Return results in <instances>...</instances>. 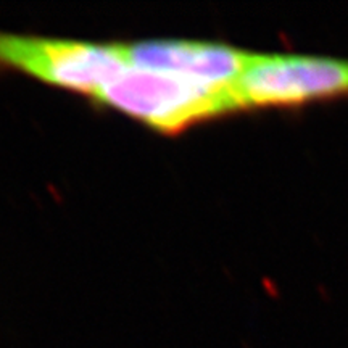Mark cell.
<instances>
[{"mask_svg": "<svg viewBox=\"0 0 348 348\" xmlns=\"http://www.w3.org/2000/svg\"><path fill=\"white\" fill-rule=\"evenodd\" d=\"M94 97L166 133L237 112L231 84H213L134 66H127Z\"/></svg>", "mask_w": 348, "mask_h": 348, "instance_id": "obj_1", "label": "cell"}, {"mask_svg": "<svg viewBox=\"0 0 348 348\" xmlns=\"http://www.w3.org/2000/svg\"><path fill=\"white\" fill-rule=\"evenodd\" d=\"M237 110L295 106L348 95V58L313 53H255L232 84Z\"/></svg>", "mask_w": 348, "mask_h": 348, "instance_id": "obj_2", "label": "cell"}, {"mask_svg": "<svg viewBox=\"0 0 348 348\" xmlns=\"http://www.w3.org/2000/svg\"><path fill=\"white\" fill-rule=\"evenodd\" d=\"M0 65L90 95L129 66L119 45L0 32Z\"/></svg>", "mask_w": 348, "mask_h": 348, "instance_id": "obj_3", "label": "cell"}, {"mask_svg": "<svg viewBox=\"0 0 348 348\" xmlns=\"http://www.w3.org/2000/svg\"><path fill=\"white\" fill-rule=\"evenodd\" d=\"M119 47L129 66L213 84H232L255 57V52L229 45L192 41H145Z\"/></svg>", "mask_w": 348, "mask_h": 348, "instance_id": "obj_4", "label": "cell"}]
</instances>
